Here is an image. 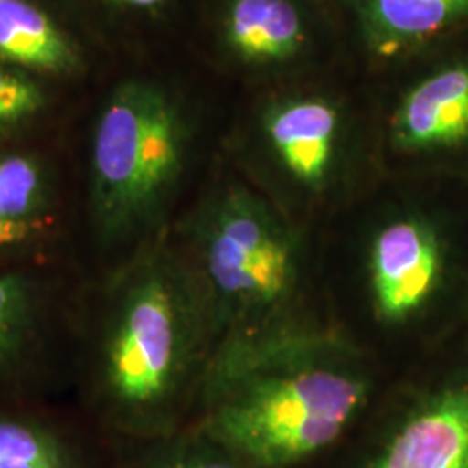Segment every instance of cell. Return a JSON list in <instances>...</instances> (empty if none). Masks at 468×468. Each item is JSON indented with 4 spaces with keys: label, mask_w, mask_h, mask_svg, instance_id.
Returning a JSON list of instances; mask_svg holds the SVG:
<instances>
[{
    "label": "cell",
    "mask_w": 468,
    "mask_h": 468,
    "mask_svg": "<svg viewBox=\"0 0 468 468\" xmlns=\"http://www.w3.org/2000/svg\"><path fill=\"white\" fill-rule=\"evenodd\" d=\"M193 143V120L164 85L125 80L104 100L87 141L79 207L77 255L89 282L167 238Z\"/></svg>",
    "instance_id": "obj_3"
},
{
    "label": "cell",
    "mask_w": 468,
    "mask_h": 468,
    "mask_svg": "<svg viewBox=\"0 0 468 468\" xmlns=\"http://www.w3.org/2000/svg\"><path fill=\"white\" fill-rule=\"evenodd\" d=\"M262 134L284 174L309 191H323L338 167L344 117L332 98L290 94L269 102Z\"/></svg>",
    "instance_id": "obj_7"
},
{
    "label": "cell",
    "mask_w": 468,
    "mask_h": 468,
    "mask_svg": "<svg viewBox=\"0 0 468 468\" xmlns=\"http://www.w3.org/2000/svg\"><path fill=\"white\" fill-rule=\"evenodd\" d=\"M77 239L79 224L65 207L56 160L30 146H0V271L38 264L80 268Z\"/></svg>",
    "instance_id": "obj_6"
},
{
    "label": "cell",
    "mask_w": 468,
    "mask_h": 468,
    "mask_svg": "<svg viewBox=\"0 0 468 468\" xmlns=\"http://www.w3.org/2000/svg\"><path fill=\"white\" fill-rule=\"evenodd\" d=\"M122 11L141 13V15H154L167 9L172 0H102Z\"/></svg>",
    "instance_id": "obj_17"
},
{
    "label": "cell",
    "mask_w": 468,
    "mask_h": 468,
    "mask_svg": "<svg viewBox=\"0 0 468 468\" xmlns=\"http://www.w3.org/2000/svg\"><path fill=\"white\" fill-rule=\"evenodd\" d=\"M214 346L200 284L167 236L89 282L71 399L104 434H164L197 408Z\"/></svg>",
    "instance_id": "obj_1"
},
{
    "label": "cell",
    "mask_w": 468,
    "mask_h": 468,
    "mask_svg": "<svg viewBox=\"0 0 468 468\" xmlns=\"http://www.w3.org/2000/svg\"><path fill=\"white\" fill-rule=\"evenodd\" d=\"M390 127L394 143L406 151L452 148L468 141V65L442 68L411 87Z\"/></svg>",
    "instance_id": "obj_11"
},
{
    "label": "cell",
    "mask_w": 468,
    "mask_h": 468,
    "mask_svg": "<svg viewBox=\"0 0 468 468\" xmlns=\"http://www.w3.org/2000/svg\"><path fill=\"white\" fill-rule=\"evenodd\" d=\"M377 311L387 321L410 318L434 292L441 250L434 229L419 218H399L375 236L369 255Z\"/></svg>",
    "instance_id": "obj_8"
},
{
    "label": "cell",
    "mask_w": 468,
    "mask_h": 468,
    "mask_svg": "<svg viewBox=\"0 0 468 468\" xmlns=\"http://www.w3.org/2000/svg\"><path fill=\"white\" fill-rule=\"evenodd\" d=\"M63 399L0 398V468H90Z\"/></svg>",
    "instance_id": "obj_9"
},
{
    "label": "cell",
    "mask_w": 468,
    "mask_h": 468,
    "mask_svg": "<svg viewBox=\"0 0 468 468\" xmlns=\"http://www.w3.org/2000/svg\"><path fill=\"white\" fill-rule=\"evenodd\" d=\"M229 458V452L195 429L193 439L170 444L165 452L150 458L144 468H238Z\"/></svg>",
    "instance_id": "obj_16"
},
{
    "label": "cell",
    "mask_w": 468,
    "mask_h": 468,
    "mask_svg": "<svg viewBox=\"0 0 468 468\" xmlns=\"http://www.w3.org/2000/svg\"><path fill=\"white\" fill-rule=\"evenodd\" d=\"M170 241L200 284L218 336L276 318L299 282V245L266 201L241 186L208 195Z\"/></svg>",
    "instance_id": "obj_4"
},
{
    "label": "cell",
    "mask_w": 468,
    "mask_h": 468,
    "mask_svg": "<svg viewBox=\"0 0 468 468\" xmlns=\"http://www.w3.org/2000/svg\"><path fill=\"white\" fill-rule=\"evenodd\" d=\"M220 30L228 52L250 68L292 65L313 40L301 0H226Z\"/></svg>",
    "instance_id": "obj_10"
},
{
    "label": "cell",
    "mask_w": 468,
    "mask_h": 468,
    "mask_svg": "<svg viewBox=\"0 0 468 468\" xmlns=\"http://www.w3.org/2000/svg\"><path fill=\"white\" fill-rule=\"evenodd\" d=\"M0 63L35 77H73L84 58L75 38L34 0H0Z\"/></svg>",
    "instance_id": "obj_13"
},
{
    "label": "cell",
    "mask_w": 468,
    "mask_h": 468,
    "mask_svg": "<svg viewBox=\"0 0 468 468\" xmlns=\"http://www.w3.org/2000/svg\"><path fill=\"white\" fill-rule=\"evenodd\" d=\"M368 388L363 365L335 336L271 319L218 336L197 429L234 460L284 467L332 444Z\"/></svg>",
    "instance_id": "obj_2"
},
{
    "label": "cell",
    "mask_w": 468,
    "mask_h": 468,
    "mask_svg": "<svg viewBox=\"0 0 468 468\" xmlns=\"http://www.w3.org/2000/svg\"><path fill=\"white\" fill-rule=\"evenodd\" d=\"M48 92L38 77L0 63V146L15 144L48 110Z\"/></svg>",
    "instance_id": "obj_15"
},
{
    "label": "cell",
    "mask_w": 468,
    "mask_h": 468,
    "mask_svg": "<svg viewBox=\"0 0 468 468\" xmlns=\"http://www.w3.org/2000/svg\"><path fill=\"white\" fill-rule=\"evenodd\" d=\"M87 286L73 264L0 271V398L71 396Z\"/></svg>",
    "instance_id": "obj_5"
},
{
    "label": "cell",
    "mask_w": 468,
    "mask_h": 468,
    "mask_svg": "<svg viewBox=\"0 0 468 468\" xmlns=\"http://www.w3.org/2000/svg\"><path fill=\"white\" fill-rule=\"evenodd\" d=\"M377 468H468V384L423 402L392 437Z\"/></svg>",
    "instance_id": "obj_12"
},
{
    "label": "cell",
    "mask_w": 468,
    "mask_h": 468,
    "mask_svg": "<svg viewBox=\"0 0 468 468\" xmlns=\"http://www.w3.org/2000/svg\"><path fill=\"white\" fill-rule=\"evenodd\" d=\"M369 44L396 54L468 16V0H349Z\"/></svg>",
    "instance_id": "obj_14"
}]
</instances>
